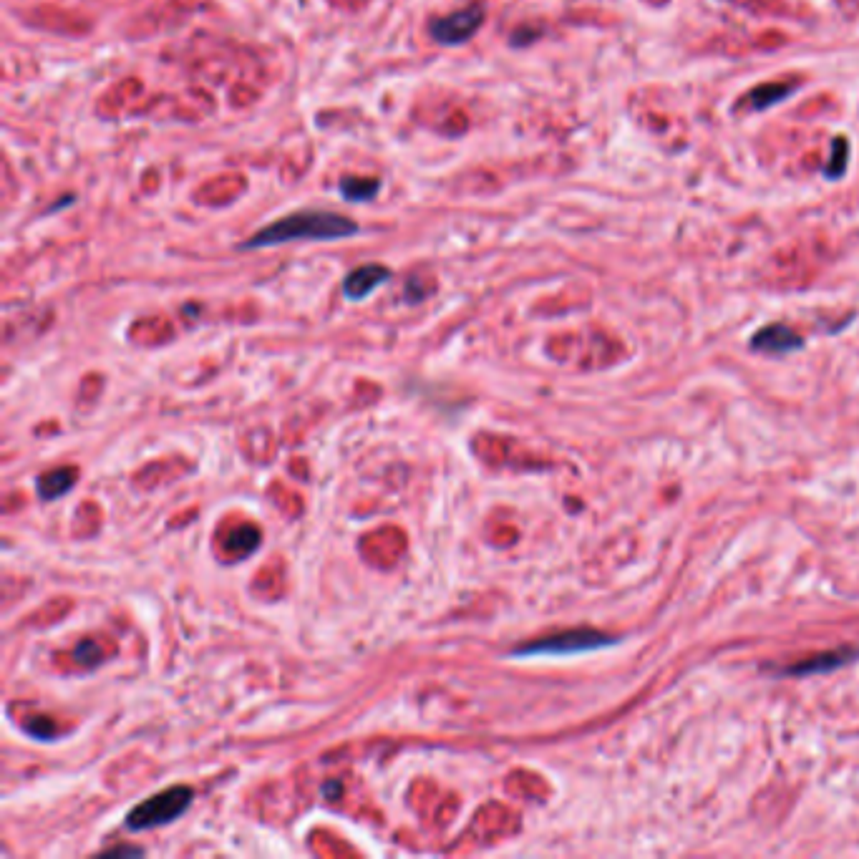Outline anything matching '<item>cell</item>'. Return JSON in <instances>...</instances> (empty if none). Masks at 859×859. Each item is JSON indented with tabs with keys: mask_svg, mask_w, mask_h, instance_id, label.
Returning <instances> with one entry per match:
<instances>
[{
	"mask_svg": "<svg viewBox=\"0 0 859 859\" xmlns=\"http://www.w3.org/2000/svg\"><path fill=\"white\" fill-rule=\"evenodd\" d=\"M74 484H76V469H53V472H46L41 479H38L36 489L38 494H41V499L53 502V499L71 492Z\"/></svg>",
	"mask_w": 859,
	"mask_h": 859,
	"instance_id": "ba28073f",
	"label": "cell"
},
{
	"mask_svg": "<svg viewBox=\"0 0 859 859\" xmlns=\"http://www.w3.org/2000/svg\"><path fill=\"white\" fill-rule=\"evenodd\" d=\"M192 797L194 794L189 786H169V789L159 791V794L149 797L147 802L131 809V812L126 814V829H131V832H144V829H154L174 822V819L187 812L189 804H192Z\"/></svg>",
	"mask_w": 859,
	"mask_h": 859,
	"instance_id": "7a4b0ae2",
	"label": "cell"
},
{
	"mask_svg": "<svg viewBox=\"0 0 859 859\" xmlns=\"http://www.w3.org/2000/svg\"><path fill=\"white\" fill-rule=\"evenodd\" d=\"M74 658L79 660L81 666H96V663L101 660V648L94 643V640H84V643L76 648Z\"/></svg>",
	"mask_w": 859,
	"mask_h": 859,
	"instance_id": "8fae6325",
	"label": "cell"
},
{
	"mask_svg": "<svg viewBox=\"0 0 859 859\" xmlns=\"http://www.w3.org/2000/svg\"><path fill=\"white\" fill-rule=\"evenodd\" d=\"M341 194L351 202L361 200H373L378 194V182L376 179H361V177H348L341 182Z\"/></svg>",
	"mask_w": 859,
	"mask_h": 859,
	"instance_id": "9c48e42d",
	"label": "cell"
},
{
	"mask_svg": "<svg viewBox=\"0 0 859 859\" xmlns=\"http://www.w3.org/2000/svg\"><path fill=\"white\" fill-rule=\"evenodd\" d=\"M613 635H605L600 630L592 628H575L562 630V633L547 635V638L532 640V643L517 645L512 650L514 658H535V655H577L587 653V650H600L613 645Z\"/></svg>",
	"mask_w": 859,
	"mask_h": 859,
	"instance_id": "3957f363",
	"label": "cell"
},
{
	"mask_svg": "<svg viewBox=\"0 0 859 859\" xmlns=\"http://www.w3.org/2000/svg\"><path fill=\"white\" fill-rule=\"evenodd\" d=\"M791 91H794V84H766V86H761V89L751 91L749 104L754 106V109H766V106L786 99Z\"/></svg>",
	"mask_w": 859,
	"mask_h": 859,
	"instance_id": "30bf717a",
	"label": "cell"
},
{
	"mask_svg": "<svg viewBox=\"0 0 859 859\" xmlns=\"http://www.w3.org/2000/svg\"><path fill=\"white\" fill-rule=\"evenodd\" d=\"M799 346H802V338H799L789 325L781 323L766 325V328H761L759 333L751 338V348H756V351L761 353H789Z\"/></svg>",
	"mask_w": 859,
	"mask_h": 859,
	"instance_id": "8992f818",
	"label": "cell"
},
{
	"mask_svg": "<svg viewBox=\"0 0 859 859\" xmlns=\"http://www.w3.org/2000/svg\"><path fill=\"white\" fill-rule=\"evenodd\" d=\"M484 23V8L482 6H469L459 13H451V16L439 18V21L431 23V36L436 38L444 46H459V43L469 41L474 33L482 28Z\"/></svg>",
	"mask_w": 859,
	"mask_h": 859,
	"instance_id": "277c9868",
	"label": "cell"
},
{
	"mask_svg": "<svg viewBox=\"0 0 859 859\" xmlns=\"http://www.w3.org/2000/svg\"><path fill=\"white\" fill-rule=\"evenodd\" d=\"M358 232V225L351 217H343L338 212H298V215L283 217L273 222L262 232H257L250 242H245L247 250L255 247L285 245L293 240H341Z\"/></svg>",
	"mask_w": 859,
	"mask_h": 859,
	"instance_id": "6da1fadb",
	"label": "cell"
},
{
	"mask_svg": "<svg viewBox=\"0 0 859 859\" xmlns=\"http://www.w3.org/2000/svg\"><path fill=\"white\" fill-rule=\"evenodd\" d=\"M844 142H839V154H842V157H839V167H834L832 172H829V177H834V174H842V162H844V157H847V152H844ZM832 164H837V157H834V162Z\"/></svg>",
	"mask_w": 859,
	"mask_h": 859,
	"instance_id": "4fadbf2b",
	"label": "cell"
},
{
	"mask_svg": "<svg viewBox=\"0 0 859 859\" xmlns=\"http://www.w3.org/2000/svg\"><path fill=\"white\" fill-rule=\"evenodd\" d=\"M388 278H391V270L383 268V265H363L348 275L346 283H343V293L348 300H363Z\"/></svg>",
	"mask_w": 859,
	"mask_h": 859,
	"instance_id": "52a82bcc",
	"label": "cell"
},
{
	"mask_svg": "<svg viewBox=\"0 0 859 859\" xmlns=\"http://www.w3.org/2000/svg\"><path fill=\"white\" fill-rule=\"evenodd\" d=\"M859 655V650L854 648H837V650H827V653H817V655H809V658H804L802 663H794V666L784 668L781 673H789V676H809V673H829L834 671V668H842L847 666V663H852L854 658Z\"/></svg>",
	"mask_w": 859,
	"mask_h": 859,
	"instance_id": "5b68a950",
	"label": "cell"
},
{
	"mask_svg": "<svg viewBox=\"0 0 859 859\" xmlns=\"http://www.w3.org/2000/svg\"><path fill=\"white\" fill-rule=\"evenodd\" d=\"M26 731L31 736H36V739H51V736H53V723L48 721V718H43V721H41V718H38L36 723H28Z\"/></svg>",
	"mask_w": 859,
	"mask_h": 859,
	"instance_id": "7c38bea8",
	"label": "cell"
}]
</instances>
